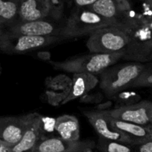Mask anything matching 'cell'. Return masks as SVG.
I'll list each match as a JSON object with an SVG mask.
<instances>
[{"label":"cell","mask_w":152,"mask_h":152,"mask_svg":"<svg viewBox=\"0 0 152 152\" xmlns=\"http://www.w3.org/2000/svg\"><path fill=\"white\" fill-rule=\"evenodd\" d=\"M145 67V63L136 62L115 64L99 74V88L111 99L119 92L132 88Z\"/></svg>","instance_id":"obj_1"},{"label":"cell","mask_w":152,"mask_h":152,"mask_svg":"<svg viewBox=\"0 0 152 152\" xmlns=\"http://www.w3.org/2000/svg\"><path fill=\"white\" fill-rule=\"evenodd\" d=\"M124 53L105 54L90 53L88 54L73 56L63 61L49 64L54 69L72 74H91L99 75L105 69L123 59Z\"/></svg>","instance_id":"obj_2"},{"label":"cell","mask_w":152,"mask_h":152,"mask_svg":"<svg viewBox=\"0 0 152 152\" xmlns=\"http://www.w3.org/2000/svg\"><path fill=\"white\" fill-rule=\"evenodd\" d=\"M110 25H112L111 23L90 7H73L59 37L63 41L90 36L97 30Z\"/></svg>","instance_id":"obj_3"},{"label":"cell","mask_w":152,"mask_h":152,"mask_svg":"<svg viewBox=\"0 0 152 152\" xmlns=\"http://www.w3.org/2000/svg\"><path fill=\"white\" fill-rule=\"evenodd\" d=\"M129 42V36L123 28L114 25L104 27L89 36L86 47L90 53H125Z\"/></svg>","instance_id":"obj_4"},{"label":"cell","mask_w":152,"mask_h":152,"mask_svg":"<svg viewBox=\"0 0 152 152\" xmlns=\"http://www.w3.org/2000/svg\"><path fill=\"white\" fill-rule=\"evenodd\" d=\"M61 41L59 37L13 35L0 32V50L8 55L26 54Z\"/></svg>","instance_id":"obj_5"},{"label":"cell","mask_w":152,"mask_h":152,"mask_svg":"<svg viewBox=\"0 0 152 152\" xmlns=\"http://www.w3.org/2000/svg\"><path fill=\"white\" fill-rule=\"evenodd\" d=\"M65 19L57 20L52 17L31 22H19L12 26L0 29V32L13 35L34 37H59L65 25Z\"/></svg>","instance_id":"obj_6"},{"label":"cell","mask_w":152,"mask_h":152,"mask_svg":"<svg viewBox=\"0 0 152 152\" xmlns=\"http://www.w3.org/2000/svg\"><path fill=\"white\" fill-rule=\"evenodd\" d=\"M129 42L123 60L145 63L152 42V30L146 24H141L127 31Z\"/></svg>","instance_id":"obj_7"},{"label":"cell","mask_w":152,"mask_h":152,"mask_svg":"<svg viewBox=\"0 0 152 152\" xmlns=\"http://www.w3.org/2000/svg\"><path fill=\"white\" fill-rule=\"evenodd\" d=\"M83 114L94 129L99 137L132 144L124 134L114 127L109 111H83Z\"/></svg>","instance_id":"obj_8"},{"label":"cell","mask_w":152,"mask_h":152,"mask_svg":"<svg viewBox=\"0 0 152 152\" xmlns=\"http://www.w3.org/2000/svg\"><path fill=\"white\" fill-rule=\"evenodd\" d=\"M34 113L20 116L1 117L0 119V141L11 147L17 145L31 123Z\"/></svg>","instance_id":"obj_9"},{"label":"cell","mask_w":152,"mask_h":152,"mask_svg":"<svg viewBox=\"0 0 152 152\" xmlns=\"http://www.w3.org/2000/svg\"><path fill=\"white\" fill-rule=\"evenodd\" d=\"M109 113L116 120L142 126L152 125V101L141 100L130 106L114 108Z\"/></svg>","instance_id":"obj_10"},{"label":"cell","mask_w":152,"mask_h":152,"mask_svg":"<svg viewBox=\"0 0 152 152\" xmlns=\"http://www.w3.org/2000/svg\"><path fill=\"white\" fill-rule=\"evenodd\" d=\"M96 146L94 141H71L59 137H45L36 150L39 152H88Z\"/></svg>","instance_id":"obj_11"},{"label":"cell","mask_w":152,"mask_h":152,"mask_svg":"<svg viewBox=\"0 0 152 152\" xmlns=\"http://www.w3.org/2000/svg\"><path fill=\"white\" fill-rule=\"evenodd\" d=\"M45 137L43 128L42 116L37 112L28 125L20 142L13 147V152H31L37 147Z\"/></svg>","instance_id":"obj_12"},{"label":"cell","mask_w":152,"mask_h":152,"mask_svg":"<svg viewBox=\"0 0 152 152\" xmlns=\"http://www.w3.org/2000/svg\"><path fill=\"white\" fill-rule=\"evenodd\" d=\"M48 17H51L50 0H20V22H31Z\"/></svg>","instance_id":"obj_13"},{"label":"cell","mask_w":152,"mask_h":152,"mask_svg":"<svg viewBox=\"0 0 152 152\" xmlns=\"http://www.w3.org/2000/svg\"><path fill=\"white\" fill-rule=\"evenodd\" d=\"M112 125L116 129L124 134L134 145L152 140V125L142 126L129 122L116 120L111 117Z\"/></svg>","instance_id":"obj_14"},{"label":"cell","mask_w":152,"mask_h":152,"mask_svg":"<svg viewBox=\"0 0 152 152\" xmlns=\"http://www.w3.org/2000/svg\"><path fill=\"white\" fill-rule=\"evenodd\" d=\"M73 85L69 96L65 99L62 105L80 99L82 96L90 93L95 88L98 83L99 84V78L96 75L91 74H73Z\"/></svg>","instance_id":"obj_15"},{"label":"cell","mask_w":152,"mask_h":152,"mask_svg":"<svg viewBox=\"0 0 152 152\" xmlns=\"http://www.w3.org/2000/svg\"><path fill=\"white\" fill-rule=\"evenodd\" d=\"M56 132L58 137L67 140L78 141L80 137L78 119L73 115L63 114L56 118Z\"/></svg>","instance_id":"obj_16"},{"label":"cell","mask_w":152,"mask_h":152,"mask_svg":"<svg viewBox=\"0 0 152 152\" xmlns=\"http://www.w3.org/2000/svg\"><path fill=\"white\" fill-rule=\"evenodd\" d=\"M19 7L20 0H0V29L19 22Z\"/></svg>","instance_id":"obj_17"},{"label":"cell","mask_w":152,"mask_h":152,"mask_svg":"<svg viewBox=\"0 0 152 152\" xmlns=\"http://www.w3.org/2000/svg\"><path fill=\"white\" fill-rule=\"evenodd\" d=\"M90 8L108 21L112 25L121 28L120 14L115 0H97Z\"/></svg>","instance_id":"obj_18"},{"label":"cell","mask_w":152,"mask_h":152,"mask_svg":"<svg viewBox=\"0 0 152 152\" xmlns=\"http://www.w3.org/2000/svg\"><path fill=\"white\" fill-rule=\"evenodd\" d=\"M45 84L46 86V90L62 95L66 99L71 91L73 78L65 74H59L54 77H49L46 78Z\"/></svg>","instance_id":"obj_19"},{"label":"cell","mask_w":152,"mask_h":152,"mask_svg":"<svg viewBox=\"0 0 152 152\" xmlns=\"http://www.w3.org/2000/svg\"><path fill=\"white\" fill-rule=\"evenodd\" d=\"M96 146L100 152H137L136 145L101 137L98 139Z\"/></svg>","instance_id":"obj_20"},{"label":"cell","mask_w":152,"mask_h":152,"mask_svg":"<svg viewBox=\"0 0 152 152\" xmlns=\"http://www.w3.org/2000/svg\"><path fill=\"white\" fill-rule=\"evenodd\" d=\"M110 99L116 103L115 108L130 106L142 100L140 95L134 90H125L113 96Z\"/></svg>","instance_id":"obj_21"},{"label":"cell","mask_w":152,"mask_h":152,"mask_svg":"<svg viewBox=\"0 0 152 152\" xmlns=\"http://www.w3.org/2000/svg\"><path fill=\"white\" fill-rule=\"evenodd\" d=\"M51 6V17L57 20L66 19L65 11L66 6L70 3V0H50Z\"/></svg>","instance_id":"obj_22"},{"label":"cell","mask_w":152,"mask_h":152,"mask_svg":"<svg viewBox=\"0 0 152 152\" xmlns=\"http://www.w3.org/2000/svg\"><path fill=\"white\" fill-rule=\"evenodd\" d=\"M134 2V0H115L116 5L120 14L122 28H123V25L126 17L133 9Z\"/></svg>","instance_id":"obj_23"},{"label":"cell","mask_w":152,"mask_h":152,"mask_svg":"<svg viewBox=\"0 0 152 152\" xmlns=\"http://www.w3.org/2000/svg\"><path fill=\"white\" fill-rule=\"evenodd\" d=\"M152 88V64H146V67L140 78L133 85L132 88Z\"/></svg>","instance_id":"obj_24"},{"label":"cell","mask_w":152,"mask_h":152,"mask_svg":"<svg viewBox=\"0 0 152 152\" xmlns=\"http://www.w3.org/2000/svg\"><path fill=\"white\" fill-rule=\"evenodd\" d=\"M104 101V95L100 92L88 93L80 98V102L86 104H98Z\"/></svg>","instance_id":"obj_25"},{"label":"cell","mask_w":152,"mask_h":152,"mask_svg":"<svg viewBox=\"0 0 152 152\" xmlns=\"http://www.w3.org/2000/svg\"><path fill=\"white\" fill-rule=\"evenodd\" d=\"M42 121L45 134L47 132H56V119L53 118V117H43L42 116Z\"/></svg>","instance_id":"obj_26"},{"label":"cell","mask_w":152,"mask_h":152,"mask_svg":"<svg viewBox=\"0 0 152 152\" xmlns=\"http://www.w3.org/2000/svg\"><path fill=\"white\" fill-rule=\"evenodd\" d=\"M97 0H71V4L74 7H90Z\"/></svg>","instance_id":"obj_27"},{"label":"cell","mask_w":152,"mask_h":152,"mask_svg":"<svg viewBox=\"0 0 152 152\" xmlns=\"http://www.w3.org/2000/svg\"><path fill=\"white\" fill-rule=\"evenodd\" d=\"M113 101L111 99L107 101H103L101 103L96 105V106L95 107L94 110L96 111H110L111 110V108L113 106Z\"/></svg>","instance_id":"obj_28"},{"label":"cell","mask_w":152,"mask_h":152,"mask_svg":"<svg viewBox=\"0 0 152 152\" xmlns=\"http://www.w3.org/2000/svg\"><path fill=\"white\" fill-rule=\"evenodd\" d=\"M137 152H152V140L136 145Z\"/></svg>","instance_id":"obj_29"},{"label":"cell","mask_w":152,"mask_h":152,"mask_svg":"<svg viewBox=\"0 0 152 152\" xmlns=\"http://www.w3.org/2000/svg\"><path fill=\"white\" fill-rule=\"evenodd\" d=\"M37 57L42 61H48V62H50L51 55H50V52L48 51H39L37 53Z\"/></svg>","instance_id":"obj_30"},{"label":"cell","mask_w":152,"mask_h":152,"mask_svg":"<svg viewBox=\"0 0 152 152\" xmlns=\"http://www.w3.org/2000/svg\"><path fill=\"white\" fill-rule=\"evenodd\" d=\"M0 152H13V147L0 141Z\"/></svg>","instance_id":"obj_31"},{"label":"cell","mask_w":152,"mask_h":152,"mask_svg":"<svg viewBox=\"0 0 152 152\" xmlns=\"http://www.w3.org/2000/svg\"><path fill=\"white\" fill-rule=\"evenodd\" d=\"M152 61V42L151 45V47H150L149 51H148V56H147V59H146V62H151Z\"/></svg>","instance_id":"obj_32"},{"label":"cell","mask_w":152,"mask_h":152,"mask_svg":"<svg viewBox=\"0 0 152 152\" xmlns=\"http://www.w3.org/2000/svg\"><path fill=\"white\" fill-rule=\"evenodd\" d=\"M146 25H148V26L149 27V28H151V29L152 30V19H150V20L148 21V22H147V23H146Z\"/></svg>","instance_id":"obj_33"},{"label":"cell","mask_w":152,"mask_h":152,"mask_svg":"<svg viewBox=\"0 0 152 152\" xmlns=\"http://www.w3.org/2000/svg\"><path fill=\"white\" fill-rule=\"evenodd\" d=\"M148 1H149L150 4H151V5H152V0H148Z\"/></svg>","instance_id":"obj_34"},{"label":"cell","mask_w":152,"mask_h":152,"mask_svg":"<svg viewBox=\"0 0 152 152\" xmlns=\"http://www.w3.org/2000/svg\"><path fill=\"white\" fill-rule=\"evenodd\" d=\"M31 152H39V151H37V150H34V151H31Z\"/></svg>","instance_id":"obj_35"},{"label":"cell","mask_w":152,"mask_h":152,"mask_svg":"<svg viewBox=\"0 0 152 152\" xmlns=\"http://www.w3.org/2000/svg\"><path fill=\"white\" fill-rule=\"evenodd\" d=\"M88 152H93L92 151H88Z\"/></svg>","instance_id":"obj_36"},{"label":"cell","mask_w":152,"mask_h":152,"mask_svg":"<svg viewBox=\"0 0 152 152\" xmlns=\"http://www.w3.org/2000/svg\"><path fill=\"white\" fill-rule=\"evenodd\" d=\"M70 3H71V0H70Z\"/></svg>","instance_id":"obj_37"}]
</instances>
